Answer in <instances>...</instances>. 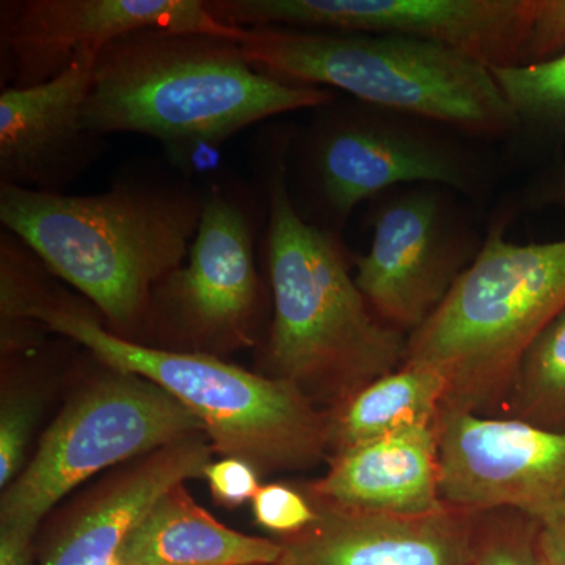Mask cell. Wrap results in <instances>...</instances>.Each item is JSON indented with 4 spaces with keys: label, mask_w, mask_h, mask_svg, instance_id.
Segmentation results:
<instances>
[{
    "label": "cell",
    "mask_w": 565,
    "mask_h": 565,
    "mask_svg": "<svg viewBox=\"0 0 565 565\" xmlns=\"http://www.w3.org/2000/svg\"><path fill=\"white\" fill-rule=\"evenodd\" d=\"M520 132L565 137V52L535 65L490 68Z\"/></svg>",
    "instance_id": "44dd1931"
},
{
    "label": "cell",
    "mask_w": 565,
    "mask_h": 565,
    "mask_svg": "<svg viewBox=\"0 0 565 565\" xmlns=\"http://www.w3.org/2000/svg\"><path fill=\"white\" fill-rule=\"evenodd\" d=\"M193 32L243 41L245 29L215 20L206 0H3L0 55L7 88L46 84L82 51L137 31Z\"/></svg>",
    "instance_id": "4fadbf2b"
},
{
    "label": "cell",
    "mask_w": 565,
    "mask_h": 565,
    "mask_svg": "<svg viewBox=\"0 0 565 565\" xmlns=\"http://www.w3.org/2000/svg\"><path fill=\"white\" fill-rule=\"evenodd\" d=\"M448 191L416 184L377 196L370 212V250L353 256L364 299L405 334L433 316L481 248Z\"/></svg>",
    "instance_id": "8fae6325"
},
{
    "label": "cell",
    "mask_w": 565,
    "mask_h": 565,
    "mask_svg": "<svg viewBox=\"0 0 565 565\" xmlns=\"http://www.w3.org/2000/svg\"><path fill=\"white\" fill-rule=\"evenodd\" d=\"M214 455L206 435H193L121 465L71 508L36 565L109 564L152 505L173 487L203 478Z\"/></svg>",
    "instance_id": "9a60e30c"
},
{
    "label": "cell",
    "mask_w": 565,
    "mask_h": 565,
    "mask_svg": "<svg viewBox=\"0 0 565 565\" xmlns=\"http://www.w3.org/2000/svg\"><path fill=\"white\" fill-rule=\"evenodd\" d=\"M321 478L303 484L322 503L393 516L444 511L437 427H414L330 456Z\"/></svg>",
    "instance_id": "e0dca14e"
},
{
    "label": "cell",
    "mask_w": 565,
    "mask_h": 565,
    "mask_svg": "<svg viewBox=\"0 0 565 565\" xmlns=\"http://www.w3.org/2000/svg\"><path fill=\"white\" fill-rule=\"evenodd\" d=\"M525 199L530 206H557L565 210V162L557 163L531 182Z\"/></svg>",
    "instance_id": "4316f807"
},
{
    "label": "cell",
    "mask_w": 565,
    "mask_h": 565,
    "mask_svg": "<svg viewBox=\"0 0 565 565\" xmlns=\"http://www.w3.org/2000/svg\"><path fill=\"white\" fill-rule=\"evenodd\" d=\"M259 476L262 475L250 463L228 457L212 460L203 471V478L210 486L215 503L226 509L252 503L253 497L263 486Z\"/></svg>",
    "instance_id": "d4e9b609"
},
{
    "label": "cell",
    "mask_w": 565,
    "mask_h": 565,
    "mask_svg": "<svg viewBox=\"0 0 565 565\" xmlns=\"http://www.w3.org/2000/svg\"><path fill=\"white\" fill-rule=\"evenodd\" d=\"M534 520L509 509L476 514L471 565H541Z\"/></svg>",
    "instance_id": "7402d4cb"
},
{
    "label": "cell",
    "mask_w": 565,
    "mask_h": 565,
    "mask_svg": "<svg viewBox=\"0 0 565 565\" xmlns=\"http://www.w3.org/2000/svg\"><path fill=\"white\" fill-rule=\"evenodd\" d=\"M204 191L182 177L122 174L92 195L0 185V223L103 316L140 343L152 292L180 269L200 221Z\"/></svg>",
    "instance_id": "7a4b0ae2"
},
{
    "label": "cell",
    "mask_w": 565,
    "mask_h": 565,
    "mask_svg": "<svg viewBox=\"0 0 565 565\" xmlns=\"http://www.w3.org/2000/svg\"><path fill=\"white\" fill-rule=\"evenodd\" d=\"M438 444L441 500L449 508L509 509L541 526L565 520V433L446 408Z\"/></svg>",
    "instance_id": "7c38bea8"
},
{
    "label": "cell",
    "mask_w": 565,
    "mask_h": 565,
    "mask_svg": "<svg viewBox=\"0 0 565 565\" xmlns=\"http://www.w3.org/2000/svg\"><path fill=\"white\" fill-rule=\"evenodd\" d=\"M193 435H206L203 424L161 386L110 370L70 401L3 490L0 530L33 539L52 508L93 476Z\"/></svg>",
    "instance_id": "ba28073f"
},
{
    "label": "cell",
    "mask_w": 565,
    "mask_h": 565,
    "mask_svg": "<svg viewBox=\"0 0 565 565\" xmlns=\"http://www.w3.org/2000/svg\"><path fill=\"white\" fill-rule=\"evenodd\" d=\"M565 52V0H535L527 41V65L559 57Z\"/></svg>",
    "instance_id": "484cf974"
},
{
    "label": "cell",
    "mask_w": 565,
    "mask_h": 565,
    "mask_svg": "<svg viewBox=\"0 0 565 565\" xmlns=\"http://www.w3.org/2000/svg\"><path fill=\"white\" fill-rule=\"evenodd\" d=\"M31 252L0 266L2 319H33L110 370L147 379L203 424L215 455L259 475L300 471L329 460V412L296 385L250 373L221 356L134 343L111 333L90 302L71 299Z\"/></svg>",
    "instance_id": "6da1fadb"
},
{
    "label": "cell",
    "mask_w": 565,
    "mask_h": 565,
    "mask_svg": "<svg viewBox=\"0 0 565 565\" xmlns=\"http://www.w3.org/2000/svg\"><path fill=\"white\" fill-rule=\"evenodd\" d=\"M241 46L253 68L286 84L337 88L356 102L478 139L520 132L489 66L441 44L267 25L245 29Z\"/></svg>",
    "instance_id": "5b68a950"
},
{
    "label": "cell",
    "mask_w": 565,
    "mask_h": 565,
    "mask_svg": "<svg viewBox=\"0 0 565 565\" xmlns=\"http://www.w3.org/2000/svg\"><path fill=\"white\" fill-rule=\"evenodd\" d=\"M230 28L381 33L451 47L489 68L527 65L535 0H206Z\"/></svg>",
    "instance_id": "30bf717a"
},
{
    "label": "cell",
    "mask_w": 565,
    "mask_h": 565,
    "mask_svg": "<svg viewBox=\"0 0 565 565\" xmlns=\"http://www.w3.org/2000/svg\"><path fill=\"white\" fill-rule=\"evenodd\" d=\"M280 556L277 539L222 525L180 484L152 505L115 559L120 565H275Z\"/></svg>",
    "instance_id": "ac0fdd59"
},
{
    "label": "cell",
    "mask_w": 565,
    "mask_h": 565,
    "mask_svg": "<svg viewBox=\"0 0 565 565\" xmlns=\"http://www.w3.org/2000/svg\"><path fill=\"white\" fill-rule=\"evenodd\" d=\"M36 407L32 397H3L0 411V487L7 489L20 476L35 424Z\"/></svg>",
    "instance_id": "cb8c5ba5"
},
{
    "label": "cell",
    "mask_w": 565,
    "mask_h": 565,
    "mask_svg": "<svg viewBox=\"0 0 565 565\" xmlns=\"http://www.w3.org/2000/svg\"><path fill=\"white\" fill-rule=\"evenodd\" d=\"M313 110L289 136L286 173L294 206L316 228L341 234L359 204L405 185L484 189V167L452 129L338 96Z\"/></svg>",
    "instance_id": "52a82bcc"
},
{
    "label": "cell",
    "mask_w": 565,
    "mask_h": 565,
    "mask_svg": "<svg viewBox=\"0 0 565 565\" xmlns=\"http://www.w3.org/2000/svg\"><path fill=\"white\" fill-rule=\"evenodd\" d=\"M498 416L565 433V310L520 360Z\"/></svg>",
    "instance_id": "ffe728a7"
},
{
    "label": "cell",
    "mask_w": 565,
    "mask_h": 565,
    "mask_svg": "<svg viewBox=\"0 0 565 565\" xmlns=\"http://www.w3.org/2000/svg\"><path fill=\"white\" fill-rule=\"evenodd\" d=\"M541 565H565V520L542 526L539 534Z\"/></svg>",
    "instance_id": "83f0119b"
},
{
    "label": "cell",
    "mask_w": 565,
    "mask_h": 565,
    "mask_svg": "<svg viewBox=\"0 0 565 565\" xmlns=\"http://www.w3.org/2000/svg\"><path fill=\"white\" fill-rule=\"evenodd\" d=\"M289 136L263 156V248L273 299L263 374L296 385L329 412L397 370L407 356L408 334L382 321L366 302L341 234L316 228L297 212L286 173Z\"/></svg>",
    "instance_id": "3957f363"
},
{
    "label": "cell",
    "mask_w": 565,
    "mask_h": 565,
    "mask_svg": "<svg viewBox=\"0 0 565 565\" xmlns=\"http://www.w3.org/2000/svg\"><path fill=\"white\" fill-rule=\"evenodd\" d=\"M98 51H82L46 84L0 93V185L63 193L106 150L84 126Z\"/></svg>",
    "instance_id": "5bb4252c"
},
{
    "label": "cell",
    "mask_w": 565,
    "mask_h": 565,
    "mask_svg": "<svg viewBox=\"0 0 565 565\" xmlns=\"http://www.w3.org/2000/svg\"><path fill=\"white\" fill-rule=\"evenodd\" d=\"M33 539L0 530V565H32Z\"/></svg>",
    "instance_id": "f1b7e54d"
},
{
    "label": "cell",
    "mask_w": 565,
    "mask_h": 565,
    "mask_svg": "<svg viewBox=\"0 0 565 565\" xmlns=\"http://www.w3.org/2000/svg\"><path fill=\"white\" fill-rule=\"evenodd\" d=\"M255 523L275 539L302 533L318 520L319 511L305 487L270 482L263 484L252 500Z\"/></svg>",
    "instance_id": "603a6c76"
},
{
    "label": "cell",
    "mask_w": 565,
    "mask_h": 565,
    "mask_svg": "<svg viewBox=\"0 0 565 565\" xmlns=\"http://www.w3.org/2000/svg\"><path fill=\"white\" fill-rule=\"evenodd\" d=\"M448 401L444 374L404 362L329 411V457L414 427H437Z\"/></svg>",
    "instance_id": "d6986e66"
},
{
    "label": "cell",
    "mask_w": 565,
    "mask_h": 565,
    "mask_svg": "<svg viewBox=\"0 0 565 565\" xmlns=\"http://www.w3.org/2000/svg\"><path fill=\"white\" fill-rule=\"evenodd\" d=\"M337 96L253 68L241 41L148 29L98 51L82 118L102 137L131 132L158 140L185 174L196 158L248 126Z\"/></svg>",
    "instance_id": "277c9868"
},
{
    "label": "cell",
    "mask_w": 565,
    "mask_h": 565,
    "mask_svg": "<svg viewBox=\"0 0 565 565\" xmlns=\"http://www.w3.org/2000/svg\"><path fill=\"white\" fill-rule=\"evenodd\" d=\"M258 221L247 185L217 181L204 189L188 259L152 292L143 329L161 340L152 348L218 356L256 343L263 300Z\"/></svg>",
    "instance_id": "9c48e42d"
},
{
    "label": "cell",
    "mask_w": 565,
    "mask_h": 565,
    "mask_svg": "<svg viewBox=\"0 0 565 565\" xmlns=\"http://www.w3.org/2000/svg\"><path fill=\"white\" fill-rule=\"evenodd\" d=\"M565 310V239L515 244L494 223L440 307L408 334L405 362L448 382L446 408L500 415L520 360Z\"/></svg>",
    "instance_id": "8992f818"
},
{
    "label": "cell",
    "mask_w": 565,
    "mask_h": 565,
    "mask_svg": "<svg viewBox=\"0 0 565 565\" xmlns=\"http://www.w3.org/2000/svg\"><path fill=\"white\" fill-rule=\"evenodd\" d=\"M313 501L318 505V520L302 533L277 539L281 556L275 565L473 563V512L446 505L433 515L393 516L362 514L316 498Z\"/></svg>",
    "instance_id": "2e32d148"
}]
</instances>
